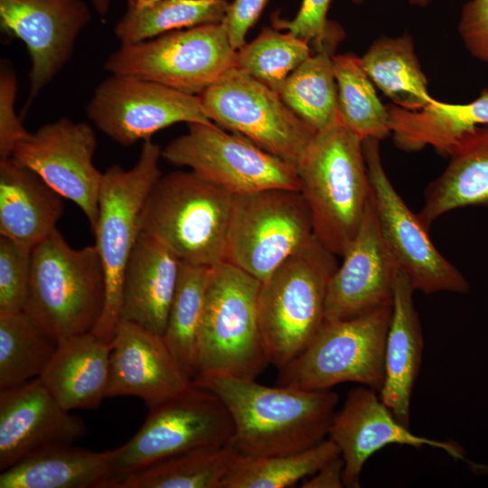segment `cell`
<instances>
[{
    "label": "cell",
    "mask_w": 488,
    "mask_h": 488,
    "mask_svg": "<svg viewBox=\"0 0 488 488\" xmlns=\"http://www.w3.org/2000/svg\"><path fill=\"white\" fill-rule=\"evenodd\" d=\"M392 304L360 315L324 321L311 343L279 370L277 385L329 389L355 382L380 391Z\"/></svg>",
    "instance_id": "ba28073f"
},
{
    "label": "cell",
    "mask_w": 488,
    "mask_h": 488,
    "mask_svg": "<svg viewBox=\"0 0 488 488\" xmlns=\"http://www.w3.org/2000/svg\"><path fill=\"white\" fill-rule=\"evenodd\" d=\"M278 94L316 132L330 125L339 117L333 55H311L286 78Z\"/></svg>",
    "instance_id": "d590c367"
},
{
    "label": "cell",
    "mask_w": 488,
    "mask_h": 488,
    "mask_svg": "<svg viewBox=\"0 0 488 488\" xmlns=\"http://www.w3.org/2000/svg\"><path fill=\"white\" fill-rule=\"evenodd\" d=\"M444 172L425 192L419 218L429 228L445 213L467 206H488V125L465 132L448 153Z\"/></svg>",
    "instance_id": "484cf974"
},
{
    "label": "cell",
    "mask_w": 488,
    "mask_h": 488,
    "mask_svg": "<svg viewBox=\"0 0 488 488\" xmlns=\"http://www.w3.org/2000/svg\"><path fill=\"white\" fill-rule=\"evenodd\" d=\"M17 78L12 63L1 61L0 66V159L12 156L17 144L29 132L15 113Z\"/></svg>",
    "instance_id": "ab89813d"
},
{
    "label": "cell",
    "mask_w": 488,
    "mask_h": 488,
    "mask_svg": "<svg viewBox=\"0 0 488 488\" xmlns=\"http://www.w3.org/2000/svg\"><path fill=\"white\" fill-rule=\"evenodd\" d=\"M198 96L210 120L296 170L316 133L277 92L237 67Z\"/></svg>",
    "instance_id": "7c38bea8"
},
{
    "label": "cell",
    "mask_w": 488,
    "mask_h": 488,
    "mask_svg": "<svg viewBox=\"0 0 488 488\" xmlns=\"http://www.w3.org/2000/svg\"><path fill=\"white\" fill-rule=\"evenodd\" d=\"M268 0H233L222 22L235 50L246 43V34L255 24Z\"/></svg>",
    "instance_id": "b9f144b4"
},
{
    "label": "cell",
    "mask_w": 488,
    "mask_h": 488,
    "mask_svg": "<svg viewBox=\"0 0 488 488\" xmlns=\"http://www.w3.org/2000/svg\"><path fill=\"white\" fill-rule=\"evenodd\" d=\"M162 157L233 195L269 189L300 191L294 166L214 123L188 124L187 133L172 140Z\"/></svg>",
    "instance_id": "4fadbf2b"
},
{
    "label": "cell",
    "mask_w": 488,
    "mask_h": 488,
    "mask_svg": "<svg viewBox=\"0 0 488 488\" xmlns=\"http://www.w3.org/2000/svg\"><path fill=\"white\" fill-rule=\"evenodd\" d=\"M362 148L382 237L414 290L425 294H468L466 278L435 247L428 227L410 211L388 178L380 158V140L365 139Z\"/></svg>",
    "instance_id": "5bb4252c"
},
{
    "label": "cell",
    "mask_w": 488,
    "mask_h": 488,
    "mask_svg": "<svg viewBox=\"0 0 488 488\" xmlns=\"http://www.w3.org/2000/svg\"><path fill=\"white\" fill-rule=\"evenodd\" d=\"M30 272L31 252L0 236V313L23 311Z\"/></svg>",
    "instance_id": "f35d334b"
},
{
    "label": "cell",
    "mask_w": 488,
    "mask_h": 488,
    "mask_svg": "<svg viewBox=\"0 0 488 488\" xmlns=\"http://www.w3.org/2000/svg\"><path fill=\"white\" fill-rule=\"evenodd\" d=\"M87 433L84 421L64 409L40 377L0 390V470L59 444H74Z\"/></svg>",
    "instance_id": "d6986e66"
},
{
    "label": "cell",
    "mask_w": 488,
    "mask_h": 488,
    "mask_svg": "<svg viewBox=\"0 0 488 488\" xmlns=\"http://www.w3.org/2000/svg\"><path fill=\"white\" fill-rule=\"evenodd\" d=\"M111 475L109 450L59 444L1 471L0 488H107Z\"/></svg>",
    "instance_id": "4316f807"
},
{
    "label": "cell",
    "mask_w": 488,
    "mask_h": 488,
    "mask_svg": "<svg viewBox=\"0 0 488 488\" xmlns=\"http://www.w3.org/2000/svg\"><path fill=\"white\" fill-rule=\"evenodd\" d=\"M211 267L181 261L163 338L185 373L196 377V356L207 282Z\"/></svg>",
    "instance_id": "d6a6232c"
},
{
    "label": "cell",
    "mask_w": 488,
    "mask_h": 488,
    "mask_svg": "<svg viewBox=\"0 0 488 488\" xmlns=\"http://www.w3.org/2000/svg\"><path fill=\"white\" fill-rule=\"evenodd\" d=\"M374 389L361 386L350 391L343 408L333 416L328 438L340 449L344 462L343 481L348 487H360L366 461L390 444L424 446L442 449L455 458H463L458 446L419 436L401 425L376 395Z\"/></svg>",
    "instance_id": "44dd1931"
},
{
    "label": "cell",
    "mask_w": 488,
    "mask_h": 488,
    "mask_svg": "<svg viewBox=\"0 0 488 488\" xmlns=\"http://www.w3.org/2000/svg\"><path fill=\"white\" fill-rule=\"evenodd\" d=\"M361 63L371 80L399 108L418 110L434 99L408 33L377 39Z\"/></svg>",
    "instance_id": "f1b7e54d"
},
{
    "label": "cell",
    "mask_w": 488,
    "mask_h": 488,
    "mask_svg": "<svg viewBox=\"0 0 488 488\" xmlns=\"http://www.w3.org/2000/svg\"><path fill=\"white\" fill-rule=\"evenodd\" d=\"M86 110L103 134L125 146L151 138L175 123H212L198 95L113 74L99 84Z\"/></svg>",
    "instance_id": "9a60e30c"
},
{
    "label": "cell",
    "mask_w": 488,
    "mask_h": 488,
    "mask_svg": "<svg viewBox=\"0 0 488 488\" xmlns=\"http://www.w3.org/2000/svg\"><path fill=\"white\" fill-rule=\"evenodd\" d=\"M233 194L192 171L161 175L145 204L141 233L183 262L213 267L226 261Z\"/></svg>",
    "instance_id": "5b68a950"
},
{
    "label": "cell",
    "mask_w": 488,
    "mask_h": 488,
    "mask_svg": "<svg viewBox=\"0 0 488 488\" xmlns=\"http://www.w3.org/2000/svg\"><path fill=\"white\" fill-rule=\"evenodd\" d=\"M399 271L371 194L360 229L329 281L324 321L352 318L392 304Z\"/></svg>",
    "instance_id": "ac0fdd59"
},
{
    "label": "cell",
    "mask_w": 488,
    "mask_h": 488,
    "mask_svg": "<svg viewBox=\"0 0 488 488\" xmlns=\"http://www.w3.org/2000/svg\"><path fill=\"white\" fill-rule=\"evenodd\" d=\"M434 0H408L409 5L413 6L418 7H427Z\"/></svg>",
    "instance_id": "f6af8a7d"
},
{
    "label": "cell",
    "mask_w": 488,
    "mask_h": 488,
    "mask_svg": "<svg viewBox=\"0 0 488 488\" xmlns=\"http://www.w3.org/2000/svg\"><path fill=\"white\" fill-rule=\"evenodd\" d=\"M408 276L399 269L394 288L392 314L384 356L380 399L404 427H409L410 400L419 372L423 336Z\"/></svg>",
    "instance_id": "cb8c5ba5"
},
{
    "label": "cell",
    "mask_w": 488,
    "mask_h": 488,
    "mask_svg": "<svg viewBox=\"0 0 488 488\" xmlns=\"http://www.w3.org/2000/svg\"><path fill=\"white\" fill-rule=\"evenodd\" d=\"M335 255L314 236L267 279L258 293V318L269 363L278 370L295 359L324 322Z\"/></svg>",
    "instance_id": "277c9868"
},
{
    "label": "cell",
    "mask_w": 488,
    "mask_h": 488,
    "mask_svg": "<svg viewBox=\"0 0 488 488\" xmlns=\"http://www.w3.org/2000/svg\"><path fill=\"white\" fill-rule=\"evenodd\" d=\"M160 157L159 145L148 138L144 140L132 168L126 170L114 164L103 174L93 233L105 274L106 299L92 333L108 343L113 340L121 321L125 269L141 233L145 204L162 175Z\"/></svg>",
    "instance_id": "52a82bcc"
},
{
    "label": "cell",
    "mask_w": 488,
    "mask_h": 488,
    "mask_svg": "<svg viewBox=\"0 0 488 488\" xmlns=\"http://www.w3.org/2000/svg\"><path fill=\"white\" fill-rule=\"evenodd\" d=\"M260 285L258 279L228 261L211 267L195 379L209 374L257 379L270 364L258 318Z\"/></svg>",
    "instance_id": "8992f818"
},
{
    "label": "cell",
    "mask_w": 488,
    "mask_h": 488,
    "mask_svg": "<svg viewBox=\"0 0 488 488\" xmlns=\"http://www.w3.org/2000/svg\"><path fill=\"white\" fill-rule=\"evenodd\" d=\"M311 56L309 43L287 32L264 28L237 50V68L276 92L286 78Z\"/></svg>",
    "instance_id": "8d00e7d4"
},
{
    "label": "cell",
    "mask_w": 488,
    "mask_h": 488,
    "mask_svg": "<svg viewBox=\"0 0 488 488\" xmlns=\"http://www.w3.org/2000/svg\"><path fill=\"white\" fill-rule=\"evenodd\" d=\"M341 455L330 438L299 452L249 457L238 455L221 488H284L316 473Z\"/></svg>",
    "instance_id": "836d02e7"
},
{
    "label": "cell",
    "mask_w": 488,
    "mask_h": 488,
    "mask_svg": "<svg viewBox=\"0 0 488 488\" xmlns=\"http://www.w3.org/2000/svg\"><path fill=\"white\" fill-rule=\"evenodd\" d=\"M238 455L230 444L192 450L114 479L107 488H221Z\"/></svg>",
    "instance_id": "4dcf8cb0"
},
{
    "label": "cell",
    "mask_w": 488,
    "mask_h": 488,
    "mask_svg": "<svg viewBox=\"0 0 488 488\" xmlns=\"http://www.w3.org/2000/svg\"><path fill=\"white\" fill-rule=\"evenodd\" d=\"M107 398L136 397L153 408L189 388L192 380L163 336L121 320L110 343Z\"/></svg>",
    "instance_id": "ffe728a7"
},
{
    "label": "cell",
    "mask_w": 488,
    "mask_h": 488,
    "mask_svg": "<svg viewBox=\"0 0 488 488\" xmlns=\"http://www.w3.org/2000/svg\"><path fill=\"white\" fill-rule=\"evenodd\" d=\"M296 173L314 236L330 252L343 257L360 229L371 194L362 141L338 117L315 133Z\"/></svg>",
    "instance_id": "7a4b0ae2"
},
{
    "label": "cell",
    "mask_w": 488,
    "mask_h": 488,
    "mask_svg": "<svg viewBox=\"0 0 488 488\" xmlns=\"http://www.w3.org/2000/svg\"><path fill=\"white\" fill-rule=\"evenodd\" d=\"M195 383L227 408L234 427L230 445L242 456L260 457L311 448L325 439L339 397L329 389L265 386L256 379L209 374Z\"/></svg>",
    "instance_id": "6da1fadb"
},
{
    "label": "cell",
    "mask_w": 488,
    "mask_h": 488,
    "mask_svg": "<svg viewBox=\"0 0 488 488\" xmlns=\"http://www.w3.org/2000/svg\"><path fill=\"white\" fill-rule=\"evenodd\" d=\"M341 123L360 140H381L391 134L388 107L353 53L333 55Z\"/></svg>",
    "instance_id": "1f68e13d"
},
{
    "label": "cell",
    "mask_w": 488,
    "mask_h": 488,
    "mask_svg": "<svg viewBox=\"0 0 488 488\" xmlns=\"http://www.w3.org/2000/svg\"><path fill=\"white\" fill-rule=\"evenodd\" d=\"M180 263L163 243L140 233L125 269L121 320L163 336Z\"/></svg>",
    "instance_id": "7402d4cb"
},
{
    "label": "cell",
    "mask_w": 488,
    "mask_h": 488,
    "mask_svg": "<svg viewBox=\"0 0 488 488\" xmlns=\"http://www.w3.org/2000/svg\"><path fill=\"white\" fill-rule=\"evenodd\" d=\"M105 299V274L95 245L73 249L56 229L33 248L23 312L56 344L92 332Z\"/></svg>",
    "instance_id": "3957f363"
},
{
    "label": "cell",
    "mask_w": 488,
    "mask_h": 488,
    "mask_svg": "<svg viewBox=\"0 0 488 488\" xmlns=\"http://www.w3.org/2000/svg\"><path fill=\"white\" fill-rule=\"evenodd\" d=\"M96 148V135L88 123L61 117L29 132L12 156L34 171L61 197L77 204L94 232L103 179L93 164Z\"/></svg>",
    "instance_id": "2e32d148"
},
{
    "label": "cell",
    "mask_w": 488,
    "mask_h": 488,
    "mask_svg": "<svg viewBox=\"0 0 488 488\" xmlns=\"http://www.w3.org/2000/svg\"><path fill=\"white\" fill-rule=\"evenodd\" d=\"M56 347L23 311L0 313V390L40 377Z\"/></svg>",
    "instance_id": "e575fe53"
},
{
    "label": "cell",
    "mask_w": 488,
    "mask_h": 488,
    "mask_svg": "<svg viewBox=\"0 0 488 488\" xmlns=\"http://www.w3.org/2000/svg\"><path fill=\"white\" fill-rule=\"evenodd\" d=\"M110 352L92 332L70 336L57 344L40 379L64 409L97 408L107 398Z\"/></svg>",
    "instance_id": "d4e9b609"
},
{
    "label": "cell",
    "mask_w": 488,
    "mask_h": 488,
    "mask_svg": "<svg viewBox=\"0 0 488 488\" xmlns=\"http://www.w3.org/2000/svg\"><path fill=\"white\" fill-rule=\"evenodd\" d=\"M354 4L360 5L363 2V0H352Z\"/></svg>",
    "instance_id": "bcb514c9"
},
{
    "label": "cell",
    "mask_w": 488,
    "mask_h": 488,
    "mask_svg": "<svg viewBox=\"0 0 488 488\" xmlns=\"http://www.w3.org/2000/svg\"><path fill=\"white\" fill-rule=\"evenodd\" d=\"M61 196L14 156L0 159V236L32 252L54 230Z\"/></svg>",
    "instance_id": "603a6c76"
},
{
    "label": "cell",
    "mask_w": 488,
    "mask_h": 488,
    "mask_svg": "<svg viewBox=\"0 0 488 488\" xmlns=\"http://www.w3.org/2000/svg\"><path fill=\"white\" fill-rule=\"evenodd\" d=\"M236 60L237 50L220 23L120 44L105 61L104 69L113 75L141 78L200 95L236 68Z\"/></svg>",
    "instance_id": "30bf717a"
},
{
    "label": "cell",
    "mask_w": 488,
    "mask_h": 488,
    "mask_svg": "<svg viewBox=\"0 0 488 488\" xmlns=\"http://www.w3.org/2000/svg\"><path fill=\"white\" fill-rule=\"evenodd\" d=\"M458 33L471 55L488 63V0H469L463 5Z\"/></svg>",
    "instance_id": "60d3db41"
},
{
    "label": "cell",
    "mask_w": 488,
    "mask_h": 488,
    "mask_svg": "<svg viewBox=\"0 0 488 488\" xmlns=\"http://www.w3.org/2000/svg\"><path fill=\"white\" fill-rule=\"evenodd\" d=\"M313 237L311 213L300 191L233 195L226 261L262 282Z\"/></svg>",
    "instance_id": "8fae6325"
},
{
    "label": "cell",
    "mask_w": 488,
    "mask_h": 488,
    "mask_svg": "<svg viewBox=\"0 0 488 488\" xmlns=\"http://www.w3.org/2000/svg\"><path fill=\"white\" fill-rule=\"evenodd\" d=\"M233 431L223 402L192 381L178 395L150 408L133 437L109 450V482L185 452L228 445Z\"/></svg>",
    "instance_id": "9c48e42d"
},
{
    "label": "cell",
    "mask_w": 488,
    "mask_h": 488,
    "mask_svg": "<svg viewBox=\"0 0 488 488\" xmlns=\"http://www.w3.org/2000/svg\"><path fill=\"white\" fill-rule=\"evenodd\" d=\"M390 128L395 145L403 151L434 147L447 155L465 132L488 125V89L469 103L451 104L434 99L418 110H408L390 104Z\"/></svg>",
    "instance_id": "83f0119b"
},
{
    "label": "cell",
    "mask_w": 488,
    "mask_h": 488,
    "mask_svg": "<svg viewBox=\"0 0 488 488\" xmlns=\"http://www.w3.org/2000/svg\"><path fill=\"white\" fill-rule=\"evenodd\" d=\"M95 11L101 16L108 12L111 0H90Z\"/></svg>",
    "instance_id": "ee69618b"
},
{
    "label": "cell",
    "mask_w": 488,
    "mask_h": 488,
    "mask_svg": "<svg viewBox=\"0 0 488 488\" xmlns=\"http://www.w3.org/2000/svg\"><path fill=\"white\" fill-rule=\"evenodd\" d=\"M332 0H302L300 9L294 19L273 17V25L277 30H286L296 37L312 43L316 52L333 51L343 38V31L335 23L327 19Z\"/></svg>",
    "instance_id": "74e56055"
},
{
    "label": "cell",
    "mask_w": 488,
    "mask_h": 488,
    "mask_svg": "<svg viewBox=\"0 0 488 488\" xmlns=\"http://www.w3.org/2000/svg\"><path fill=\"white\" fill-rule=\"evenodd\" d=\"M90 18L81 0H0L3 32L21 40L31 60L30 91L23 113L70 60Z\"/></svg>",
    "instance_id": "e0dca14e"
},
{
    "label": "cell",
    "mask_w": 488,
    "mask_h": 488,
    "mask_svg": "<svg viewBox=\"0 0 488 488\" xmlns=\"http://www.w3.org/2000/svg\"><path fill=\"white\" fill-rule=\"evenodd\" d=\"M226 0H127L114 33L120 44L147 41L164 33L222 23Z\"/></svg>",
    "instance_id": "f546056e"
},
{
    "label": "cell",
    "mask_w": 488,
    "mask_h": 488,
    "mask_svg": "<svg viewBox=\"0 0 488 488\" xmlns=\"http://www.w3.org/2000/svg\"><path fill=\"white\" fill-rule=\"evenodd\" d=\"M344 462L341 455L330 460L302 483V488H342Z\"/></svg>",
    "instance_id": "7bdbcfd3"
}]
</instances>
